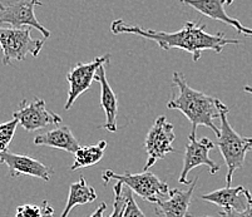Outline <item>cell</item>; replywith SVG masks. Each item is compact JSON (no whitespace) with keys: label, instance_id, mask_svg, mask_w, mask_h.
I'll return each instance as SVG.
<instances>
[{"label":"cell","instance_id":"cb8c5ba5","mask_svg":"<svg viewBox=\"0 0 252 217\" xmlns=\"http://www.w3.org/2000/svg\"><path fill=\"white\" fill-rule=\"evenodd\" d=\"M105 210H107V205L105 203H100L99 206L97 207V210L92 214L91 217H103Z\"/></svg>","mask_w":252,"mask_h":217},{"label":"cell","instance_id":"7c38bea8","mask_svg":"<svg viewBox=\"0 0 252 217\" xmlns=\"http://www.w3.org/2000/svg\"><path fill=\"white\" fill-rule=\"evenodd\" d=\"M197 181L198 176L191 182L187 191L180 188L171 189L168 197L161 198L155 203V214L162 217H192L189 214V209Z\"/></svg>","mask_w":252,"mask_h":217},{"label":"cell","instance_id":"6da1fadb","mask_svg":"<svg viewBox=\"0 0 252 217\" xmlns=\"http://www.w3.org/2000/svg\"><path fill=\"white\" fill-rule=\"evenodd\" d=\"M111 31L118 34H133L146 39L153 40L162 50L180 49L192 56L193 62H198L205 50H214L221 53L228 44H240L241 40L226 38L223 33L210 34L206 31V25L196 22H187L182 28L173 33H167L155 29H146L141 25L128 24L123 19L113 20Z\"/></svg>","mask_w":252,"mask_h":217},{"label":"cell","instance_id":"d4e9b609","mask_svg":"<svg viewBox=\"0 0 252 217\" xmlns=\"http://www.w3.org/2000/svg\"><path fill=\"white\" fill-rule=\"evenodd\" d=\"M244 91L246 93H250V94H252V87L251 86H245Z\"/></svg>","mask_w":252,"mask_h":217},{"label":"cell","instance_id":"484cf974","mask_svg":"<svg viewBox=\"0 0 252 217\" xmlns=\"http://www.w3.org/2000/svg\"><path fill=\"white\" fill-rule=\"evenodd\" d=\"M233 1H235V0H226V4H227V5H231Z\"/></svg>","mask_w":252,"mask_h":217},{"label":"cell","instance_id":"52a82bcc","mask_svg":"<svg viewBox=\"0 0 252 217\" xmlns=\"http://www.w3.org/2000/svg\"><path fill=\"white\" fill-rule=\"evenodd\" d=\"M36 6H43L40 0H17L6 1L0 9V25H10L13 28L31 27L42 33L44 39L49 38L50 31L38 22L35 17Z\"/></svg>","mask_w":252,"mask_h":217},{"label":"cell","instance_id":"44dd1931","mask_svg":"<svg viewBox=\"0 0 252 217\" xmlns=\"http://www.w3.org/2000/svg\"><path fill=\"white\" fill-rule=\"evenodd\" d=\"M18 124H19V122L14 117L11 121H8V122L0 123V153L8 151V147L13 137H14Z\"/></svg>","mask_w":252,"mask_h":217},{"label":"cell","instance_id":"d6986e66","mask_svg":"<svg viewBox=\"0 0 252 217\" xmlns=\"http://www.w3.org/2000/svg\"><path fill=\"white\" fill-rule=\"evenodd\" d=\"M14 217H54V210L48 201H43L40 205H22Z\"/></svg>","mask_w":252,"mask_h":217},{"label":"cell","instance_id":"3957f363","mask_svg":"<svg viewBox=\"0 0 252 217\" xmlns=\"http://www.w3.org/2000/svg\"><path fill=\"white\" fill-rule=\"evenodd\" d=\"M228 108L222 104L220 109V136L217 137V146L222 157L227 164L226 186L231 187L235 171L242 168L249 151L252 150V138L242 137L231 127L227 120Z\"/></svg>","mask_w":252,"mask_h":217},{"label":"cell","instance_id":"ac0fdd59","mask_svg":"<svg viewBox=\"0 0 252 217\" xmlns=\"http://www.w3.org/2000/svg\"><path fill=\"white\" fill-rule=\"evenodd\" d=\"M107 148V142L100 141L99 143L93 146L79 147V150L74 153V162H73L70 170L77 171L79 168L94 166L104 156V151Z\"/></svg>","mask_w":252,"mask_h":217},{"label":"cell","instance_id":"277c9868","mask_svg":"<svg viewBox=\"0 0 252 217\" xmlns=\"http://www.w3.org/2000/svg\"><path fill=\"white\" fill-rule=\"evenodd\" d=\"M31 27L24 28H5L0 25V48L3 52L4 65L11 64L14 61H25L31 54L38 57L44 47V39H33L31 35Z\"/></svg>","mask_w":252,"mask_h":217},{"label":"cell","instance_id":"2e32d148","mask_svg":"<svg viewBox=\"0 0 252 217\" xmlns=\"http://www.w3.org/2000/svg\"><path fill=\"white\" fill-rule=\"evenodd\" d=\"M34 145L35 146H47V147L57 148V150L65 151L74 155L81 145L72 133L69 127H58L56 129L48 131L43 134H39L34 138Z\"/></svg>","mask_w":252,"mask_h":217},{"label":"cell","instance_id":"ffe728a7","mask_svg":"<svg viewBox=\"0 0 252 217\" xmlns=\"http://www.w3.org/2000/svg\"><path fill=\"white\" fill-rule=\"evenodd\" d=\"M113 192V212H112L109 217H123L126 202H127V187H123L122 182L117 181V184L114 185Z\"/></svg>","mask_w":252,"mask_h":217},{"label":"cell","instance_id":"9c48e42d","mask_svg":"<svg viewBox=\"0 0 252 217\" xmlns=\"http://www.w3.org/2000/svg\"><path fill=\"white\" fill-rule=\"evenodd\" d=\"M215 148V143L207 137L197 139L196 134H189V143L186 146L185 158H183V168L181 172L180 184L191 185L187 180V176L193 168L198 166H207L211 175H215L220 171V166L210 158L208 153Z\"/></svg>","mask_w":252,"mask_h":217},{"label":"cell","instance_id":"4fadbf2b","mask_svg":"<svg viewBox=\"0 0 252 217\" xmlns=\"http://www.w3.org/2000/svg\"><path fill=\"white\" fill-rule=\"evenodd\" d=\"M206 202L215 203L221 211H244L252 203V195L245 187H224L201 196Z\"/></svg>","mask_w":252,"mask_h":217},{"label":"cell","instance_id":"8fae6325","mask_svg":"<svg viewBox=\"0 0 252 217\" xmlns=\"http://www.w3.org/2000/svg\"><path fill=\"white\" fill-rule=\"evenodd\" d=\"M0 163L8 166L9 175L11 177L27 175L40 178L45 182L50 181L52 170L38 159L32 158L25 155H17V153L5 151V152L0 153Z\"/></svg>","mask_w":252,"mask_h":217},{"label":"cell","instance_id":"8992f818","mask_svg":"<svg viewBox=\"0 0 252 217\" xmlns=\"http://www.w3.org/2000/svg\"><path fill=\"white\" fill-rule=\"evenodd\" d=\"M176 138L175 127L167 121L166 116H159L148 131L144 141V148L147 152V162L143 171H148L157 161L164 158L166 155L175 152L172 146Z\"/></svg>","mask_w":252,"mask_h":217},{"label":"cell","instance_id":"7a4b0ae2","mask_svg":"<svg viewBox=\"0 0 252 217\" xmlns=\"http://www.w3.org/2000/svg\"><path fill=\"white\" fill-rule=\"evenodd\" d=\"M172 82L173 87H176V92H173L167 107L185 114L191 122V134H196L198 125H205L219 137L220 127L216 121L220 122V109L223 102L189 87L180 72L173 73Z\"/></svg>","mask_w":252,"mask_h":217},{"label":"cell","instance_id":"5bb4252c","mask_svg":"<svg viewBox=\"0 0 252 217\" xmlns=\"http://www.w3.org/2000/svg\"><path fill=\"white\" fill-rule=\"evenodd\" d=\"M180 3L189 5V8L194 9V10L201 13L205 17L210 18V19L231 25L240 34H244L246 36H252V29L246 28L245 25L240 23V20L230 17L226 13V10H224L226 0H180Z\"/></svg>","mask_w":252,"mask_h":217},{"label":"cell","instance_id":"30bf717a","mask_svg":"<svg viewBox=\"0 0 252 217\" xmlns=\"http://www.w3.org/2000/svg\"><path fill=\"white\" fill-rule=\"evenodd\" d=\"M13 117L17 118L19 124L28 132L38 131L49 124L58 125L62 123L61 116L48 111L45 100L36 97L31 102L23 99L18 111L13 113Z\"/></svg>","mask_w":252,"mask_h":217},{"label":"cell","instance_id":"ba28073f","mask_svg":"<svg viewBox=\"0 0 252 217\" xmlns=\"http://www.w3.org/2000/svg\"><path fill=\"white\" fill-rule=\"evenodd\" d=\"M111 59V54L97 57L88 63H78L67 74V81L69 83L68 98L64 106V111H69L79 95L86 93L95 82V75L102 65L107 64Z\"/></svg>","mask_w":252,"mask_h":217},{"label":"cell","instance_id":"5b68a950","mask_svg":"<svg viewBox=\"0 0 252 217\" xmlns=\"http://www.w3.org/2000/svg\"><path fill=\"white\" fill-rule=\"evenodd\" d=\"M102 178L104 185H108L113 180L122 182L128 188L132 189L133 193H137L141 198L152 203H156L161 198L168 197L171 191L167 182L159 180L157 176L148 171H143L142 173L125 172L122 175H117L113 171L107 170L102 173Z\"/></svg>","mask_w":252,"mask_h":217},{"label":"cell","instance_id":"4316f807","mask_svg":"<svg viewBox=\"0 0 252 217\" xmlns=\"http://www.w3.org/2000/svg\"><path fill=\"white\" fill-rule=\"evenodd\" d=\"M203 217H210V216H203Z\"/></svg>","mask_w":252,"mask_h":217},{"label":"cell","instance_id":"e0dca14e","mask_svg":"<svg viewBox=\"0 0 252 217\" xmlns=\"http://www.w3.org/2000/svg\"><path fill=\"white\" fill-rule=\"evenodd\" d=\"M97 200V192L92 186L87 184L86 178L83 176L79 177V181L74 182L69 187V195H68L67 205L64 207L61 217H68L69 212L75 206H81L86 203L94 202Z\"/></svg>","mask_w":252,"mask_h":217},{"label":"cell","instance_id":"603a6c76","mask_svg":"<svg viewBox=\"0 0 252 217\" xmlns=\"http://www.w3.org/2000/svg\"><path fill=\"white\" fill-rule=\"evenodd\" d=\"M221 217H252V203L244 211H220Z\"/></svg>","mask_w":252,"mask_h":217},{"label":"cell","instance_id":"9a60e30c","mask_svg":"<svg viewBox=\"0 0 252 217\" xmlns=\"http://www.w3.org/2000/svg\"><path fill=\"white\" fill-rule=\"evenodd\" d=\"M95 82L100 84V106L105 113V123L103 128L108 132H117V116H118V99L107 79V72H105V64L98 69L95 75Z\"/></svg>","mask_w":252,"mask_h":217},{"label":"cell","instance_id":"7402d4cb","mask_svg":"<svg viewBox=\"0 0 252 217\" xmlns=\"http://www.w3.org/2000/svg\"><path fill=\"white\" fill-rule=\"evenodd\" d=\"M123 217H146L138 203L133 198V191L127 187V202H126V209L123 212Z\"/></svg>","mask_w":252,"mask_h":217}]
</instances>
